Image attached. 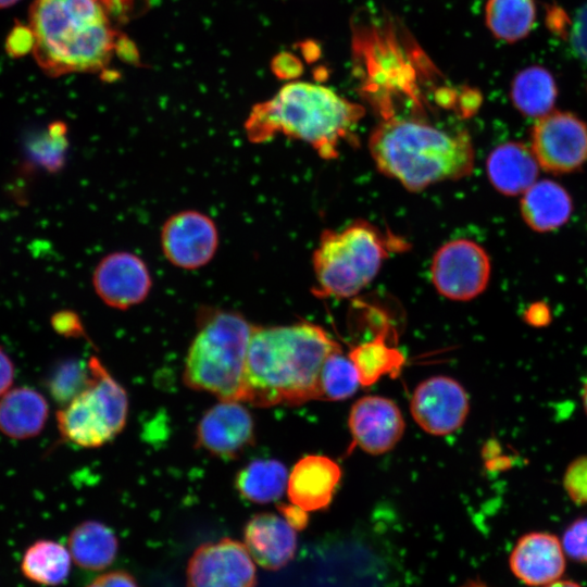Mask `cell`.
<instances>
[{"mask_svg":"<svg viewBox=\"0 0 587 587\" xmlns=\"http://www.w3.org/2000/svg\"><path fill=\"white\" fill-rule=\"evenodd\" d=\"M337 349L340 346L311 323L254 325L247 351L243 402L273 407L321 399V371Z\"/></svg>","mask_w":587,"mask_h":587,"instance_id":"6da1fadb","label":"cell"},{"mask_svg":"<svg viewBox=\"0 0 587 587\" xmlns=\"http://www.w3.org/2000/svg\"><path fill=\"white\" fill-rule=\"evenodd\" d=\"M369 149L378 171L410 191L460 179L474 167V147L466 132L450 133L395 115L373 129Z\"/></svg>","mask_w":587,"mask_h":587,"instance_id":"7a4b0ae2","label":"cell"},{"mask_svg":"<svg viewBox=\"0 0 587 587\" xmlns=\"http://www.w3.org/2000/svg\"><path fill=\"white\" fill-rule=\"evenodd\" d=\"M364 108L319 84L292 82L255 104L245 122L249 141L262 143L278 134L309 143L320 157L335 159L350 138Z\"/></svg>","mask_w":587,"mask_h":587,"instance_id":"3957f363","label":"cell"},{"mask_svg":"<svg viewBox=\"0 0 587 587\" xmlns=\"http://www.w3.org/2000/svg\"><path fill=\"white\" fill-rule=\"evenodd\" d=\"M29 30L35 60L49 76L98 71L115 43L99 0H35Z\"/></svg>","mask_w":587,"mask_h":587,"instance_id":"277c9868","label":"cell"},{"mask_svg":"<svg viewBox=\"0 0 587 587\" xmlns=\"http://www.w3.org/2000/svg\"><path fill=\"white\" fill-rule=\"evenodd\" d=\"M238 312L203 308L184 364L187 387L220 400L243 402L246 360L253 329Z\"/></svg>","mask_w":587,"mask_h":587,"instance_id":"5b68a950","label":"cell"},{"mask_svg":"<svg viewBox=\"0 0 587 587\" xmlns=\"http://www.w3.org/2000/svg\"><path fill=\"white\" fill-rule=\"evenodd\" d=\"M394 242L365 221L341 230H324L312 258L316 294L335 298L357 295L377 275Z\"/></svg>","mask_w":587,"mask_h":587,"instance_id":"8992f818","label":"cell"},{"mask_svg":"<svg viewBox=\"0 0 587 587\" xmlns=\"http://www.w3.org/2000/svg\"><path fill=\"white\" fill-rule=\"evenodd\" d=\"M90 380L85 390L58 412V426L63 438L84 448L101 447L125 427L128 398L96 357H90Z\"/></svg>","mask_w":587,"mask_h":587,"instance_id":"52a82bcc","label":"cell"},{"mask_svg":"<svg viewBox=\"0 0 587 587\" xmlns=\"http://www.w3.org/2000/svg\"><path fill=\"white\" fill-rule=\"evenodd\" d=\"M490 271V259L485 249L473 240L462 238L448 241L436 251L430 278L441 296L467 301L487 288Z\"/></svg>","mask_w":587,"mask_h":587,"instance_id":"ba28073f","label":"cell"},{"mask_svg":"<svg viewBox=\"0 0 587 587\" xmlns=\"http://www.w3.org/2000/svg\"><path fill=\"white\" fill-rule=\"evenodd\" d=\"M530 149L546 172H576L587 162V123L571 112L551 111L534 124Z\"/></svg>","mask_w":587,"mask_h":587,"instance_id":"9c48e42d","label":"cell"},{"mask_svg":"<svg viewBox=\"0 0 587 587\" xmlns=\"http://www.w3.org/2000/svg\"><path fill=\"white\" fill-rule=\"evenodd\" d=\"M186 583L187 587H255L254 561L238 540L204 542L188 560Z\"/></svg>","mask_w":587,"mask_h":587,"instance_id":"30bf717a","label":"cell"},{"mask_svg":"<svg viewBox=\"0 0 587 587\" xmlns=\"http://www.w3.org/2000/svg\"><path fill=\"white\" fill-rule=\"evenodd\" d=\"M161 249L166 260L182 270L205 266L218 248V230L214 221L196 210H183L162 225Z\"/></svg>","mask_w":587,"mask_h":587,"instance_id":"8fae6325","label":"cell"},{"mask_svg":"<svg viewBox=\"0 0 587 587\" xmlns=\"http://www.w3.org/2000/svg\"><path fill=\"white\" fill-rule=\"evenodd\" d=\"M410 411L416 424L427 434L446 436L461 428L466 421L470 398L459 382L436 375L415 387Z\"/></svg>","mask_w":587,"mask_h":587,"instance_id":"7c38bea8","label":"cell"},{"mask_svg":"<svg viewBox=\"0 0 587 587\" xmlns=\"http://www.w3.org/2000/svg\"><path fill=\"white\" fill-rule=\"evenodd\" d=\"M254 422L240 401L221 400L196 427V447L225 460L238 458L254 442Z\"/></svg>","mask_w":587,"mask_h":587,"instance_id":"4fadbf2b","label":"cell"},{"mask_svg":"<svg viewBox=\"0 0 587 587\" xmlns=\"http://www.w3.org/2000/svg\"><path fill=\"white\" fill-rule=\"evenodd\" d=\"M92 286L103 303L127 310L146 300L152 287V277L140 257L128 251H116L98 262L92 273Z\"/></svg>","mask_w":587,"mask_h":587,"instance_id":"5bb4252c","label":"cell"},{"mask_svg":"<svg viewBox=\"0 0 587 587\" xmlns=\"http://www.w3.org/2000/svg\"><path fill=\"white\" fill-rule=\"evenodd\" d=\"M348 426L355 446L369 454L379 455L400 441L405 423L391 399L365 396L352 404Z\"/></svg>","mask_w":587,"mask_h":587,"instance_id":"9a60e30c","label":"cell"},{"mask_svg":"<svg viewBox=\"0 0 587 587\" xmlns=\"http://www.w3.org/2000/svg\"><path fill=\"white\" fill-rule=\"evenodd\" d=\"M561 539L549 532L522 535L509 554L513 576L529 587H542L562 578L566 561Z\"/></svg>","mask_w":587,"mask_h":587,"instance_id":"2e32d148","label":"cell"},{"mask_svg":"<svg viewBox=\"0 0 587 587\" xmlns=\"http://www.w3.org/2000/svg\"><path fill=\"white\" fill-rule=\"evenodd\" d=\"M341 478L336 461L325 455L310 454L292 467L287 483L290 503L307 512L326 509Z\"/></svg>","mask_w":587,"mask_h":587,"instance_id":"e0dca14e","label":"cell"},{"mask_svg":"<svg viewBox=\"0 0 587 587\" xmlns=\"http://www.w3.org/2000/svg\"><path fill=\"white\" fill-rule=\"evenodd\" d=\"M243 545L258 565L277 571L292 560L297 550V535L283 516L263 512L247 522Z\"/></svg>","mask_w":587,"mask_h":587,"instance_id":"ac0fdd59","label":"cell"},{"mask_svg":"<svg viewBox=\"0 0 587 587\" xmlns=\"http://www.w3.org/2000/svg\"><path fill=\"white\" fill-rule=\"evenodd\" d=\"M486 171L496 190L505 196H517L536 182L539 164L530 147L520 141H508L491 150Z\"/></svg>","mask_w":587,"mask_h":587,"instance_id":"d6986e66","label":"cell"},{"mask_svg":"<svg viewBox=\"0 0 587 587\" xmlns=\"http://www.w3.org/2000/svg\"><path fill=\"white\" fill-rule=\"evenodd\" d=\"M524 222L537 233H548L563 226L573 211V201L560 184L544 179L535 182L520 202Z\"/></svg>","mask_w":587,"mask_h":587,"instance_id":"ffe728a7","label":"cell"},{"mask_svg":"<svg viewBox=\"0 0 587 587\" xmlns=\"http://www.w3.org/2000/svg\"><path fill=\"white\" fill-rule=\"evenodd\" d=\"M48 403L35 389L20 387L0 399V432L11 438L38 435L48 419Z\"/></svg>","mask_w":587,"mask_h":587,"instance_id":"44dd1931","label":"cell"},{"mask_svg":"<svg viewBox=\"0 0 587 587\" xmlns=\"http://www.w3.org/2000/svg\"><path fill=\"white\" fill-rule=\"evenodd\" d=\"M68 551L76 565L101 571L113 563L118 551L114 532L98 521L78 524L68 536Z\"/></svg>","mask_w":587,"mask_h":587,"instance_id":"7402d4cb","label":"cell"},{"mask_svg":"<svg viewBox=\"0 0 587 587\" xmlns=\"http://www.w3.org/2000/svg\"><path fill=\"white\" fill-rule=\"evenodd\" d=\"M557 97L554 77L544 66L523 68L511 82L510 99L515 109L525 116L539 118L550 113Z\"/></svg>","mask_w":587,"mask_h":587,"instance_id":"603a6c76","label":"cell"},{"mask_svg":"<svg viewBox=\"0 0 587 587\" xmlns=\"http://www.w3.org/2000/svg\"><path fill=\"white\" fill-rule=\"evenodd\" d=\"M288 472L278 460H253L235 476V488L246 500L264 504L278 500L287 489Z\"/></svg>","mask_w":587,"mask_h":587,"instance_id":"cb8c5ba5","label":"cell"},{"mask_svg":"<svg viewBox=\"0 0 587 587\" xmlns=\"http://www.w3.org/2000/svg\"><path fill=\"white\" fill-rule=\"evenodd\" d=\"M348 357L355 366L362 386H371L387 375L396 378L405 361L402 351L390 346L384 334L353 347Z\"/></svg>","mask_w":587,"mask_h":587,"instance_id":"d4e9b609","label":"cell"},{"mask_svg":"<svg viewBox=\"0 0 587 587\" xmlns=\"http://www.w3.org/2000/svg\"><path fill=\"white\" fill-rule=\"evenodd\" d=\"M535 20L534 0H487L486 25L500 40L515 42L525 38L533 29Z\"/></svg>","mask_w":587,"mask_h":587,"instance_id":"484cf974","label":"cell"},{"mask_svg":"<svg viewBox=\"0 0 587 587\" xmlns=\"http://www.w3.org/2000/svg\"><path fill=\"white\" fill-rule=\"evenodd\" d=\"M71 553L53 540H38L24 553L21 563L23 574L32 582L57 586L62 584L71 571Z\"/></svg>","mask_w":587,"mask_h":587,"instance_id":"4316f807","label":"cell"},{"mask_svg":"<svg viewBox=\"0 0 587 587\" xmlns=\"http://www.w3.org/2000/svg\"><path fill=\"white\" fill-rule=\"evenodd\" d=\"M360 384L352 361L341 349L333 351L325 360L320 376L321 399L339 401L350 398Z\"/></svg>","mask_w":587,"mask_h":587,"instance_id":"83f0119b","label":"cell"},{"mask_svg":"<svg viewBox=\"0 0 587 587\" xmlns=\"http://www.w3.org/2000/svg\"><path fill=\"white\" fill-rule=\"evenodd\" d=\"M89 380L88 362L70 358L59 361L53 366L48 376L47 387L54 401L65 405L86 389Z\"/></svg>","mask_w":587,"mask_h":587,"instance_id":"f1b7e54d","label":"cell"},{"mask_svg":"<svg viewBox=\"0 0 587 587\" xmlns=\"http://www.w3.org/2000/svg\"><path fill=\"white\" fill-rule=\"evenodd\" d=\"M66 150V127L57 122L48 127V132L30 143L33 159L48 171L55 172L64 163Z\"/></svg>","mask_w":587,"mask_h":587,"instance_id":"f546056e","label":"cell"},{"mask_svg":"<svg viewBox=\"0 0 587 587\" xmlns=\"http://www.w3.org/2000/svg\"><path fill=\"white\" fill-rule=\"evenodd\" d=\"M562 485L575 504L587 505V454L579 455L569 463Z\"/></svg>","mask_w":587,"mask_h":587,"instance_id":"4dcf8cb0","label":"cell"},{"mask_svg":"<svg viewBox=\"0 0 587 587\" xmlns=\"http://www.w3.org/2000/svg\"><path fill=\"white\" fill-rule=\"evenodd\" d=\"M561 544L566 557L587 564V516L577 517L565 527Z\"/></svg>","mask_w":587,"mask_h":587,"instance_id":"1f68e13d","label":"cell"},{"mask_svg":"<svg viewBox=\"0 0 587 587\" xmlns=\"http://www.w3.org/2000/svg\"><path fill=\"white\" fill-rule=\"evenodd\" d=\"M570 40L575 54L587 63V3L575 15L570 32Z\"/></svg>","mask_w":587,"mask_h":587,"instance_id":"d6a6232c","label":"cell"},{"mask_svg":"<svg viewBox=\"0 0 587 587\" xmlns=\"http://www.w3.org/2000/svg\"><path fill=\"white\" fill-rule=\"evenodd\" d=\"M273 73L282 79L298 78L303 71L301 61L289 52L277 54L272 61Z\"/></svg>","mask_w":587,"mask_h":587,"instance_id":"836d02e7","label":"cell"},{"mask_svg":"<svg viewBox=\"0 0 587 587\" xmlns=\"http://www.w3.org/2000/svg\"><path fill=\"white\" fill-rule=\"evenodd\" d=\"M86 587H140L135 577L123 570H115L100 574Z\"/></svg>","mask_w":587,"mask_h":587,"instance_id":"e575fe53","label":"cell"},{"mask_svg":"<svg viewBox=\"0 0 587 587\" xmlns=\"http://www.w3.org/2000/svg\"><path fill=\"white\" fill-rule=\"evenodd\" d=\"M55 332L66 337H80L84 335L83 325L78 316L70 311L55 313L51 319Z\"/></svg>","mask_w":587,"mask_h":587,"instance_id":"d590c367","label":"cell"},{"mask_svg":"<svg viewBox=\"0 0 587 587\" xmlns=\"http://www.w3.org/2000/svg\"><path fill=\"white\" fill-rule=\"evenodd\" d=\"M524 320L534 327H544L551 321L550 309L544 302H535L525 310Z\"/></svg>","mask_w":587,"mask_h":587,"instance_id":"8d00e7d4","label":"cell"},{"mask_svg":"<svg viewBox=\"0 0 587 587\" xmlns=\"http://www.w3.org/2000/svg\"><path fill=\"white\" fill-rule=\"evenodd\" d=\"M286 522L295 529L301 530L308 525V512L290 503L277 507Z\"/></svg>","mask_w":587,"mask_h":587,"instance_id":"74e56055","label":"cell"},{"mask_svg":"<svg viewBox=\"0 0 587 587\" xmlns=\"http://www.w3.org/2000/svg\"><path fill=\"white\" fill-rule=\"evenodd\" d=\"M14 379V365L10 357L0 347V396L5 394Z\"/></svg>","mask_w":587,"mask_h":587,"instance_id":"f35d334b","label":"cell"},{"mask_svg":"<svg viewBox=\"0 0 587 587\" xmlns=\"http://www.w3.org/2000/svg\"><path fill=\"white\" fill-rule=\"evenodd\" d=\"M482 93L477 89L466 88L461 95L460 109L463 116L473 115L482 103Z\"/></svg>","mask_w":587,"mask_h":587,"instance_id":"ab89813d","label":"cell"},{"mask_svg":"<svg viewBox=\"0 0 587 587\" xmlns=\"http://www.w3.org/2000/svg\"><path fill=\"white\" fill-rule=\"evenodd\" d=\"M548 21H549L550 28H552L558 22V27L555 32L561 33V34L565 33L566 30L565 22H567V16L564 14V12L560 8H554L549 12Z\"/></svg>","mask_w":587,"mask_h":587,"instance_id":"60d3db41","label":"cell"},{"mask_svg":"<svg viewBox=\"0 0 587 587\" xmlns=\"http://www.w3.org/2000/svg\"><path fill=\"white\" fill-rule=\"evenodd\" d=\"M542 587H583L580 584H578L577 582H574L572 579H563V578H560V579H557L552 583H549Z\"/></svg>","mask_w":587,"mask_h":587,"instance_id":"b9f144b4","label":"cell"},{"mask_svg":"<svg viewBox=\"0 0 587 587\" xmlns=\"http://www.w3.org/2000/svg\"><path fill=\"white\" fill-rule=\"evenodd\" d=\"M580 396H582L583 408H584V411H585V413L587 415V378L583 384Z\"/></svg>","mask_w":587,"mask_h":587,"instance_id":"7bdbcfd3","label":"cell"},{"mask_svg":"<svg viewBox=\"0 0 587 587\" xmlns=\"http://www.w3.org/2000/svg\"><path fill=\"white\" fill-rule=\"evenodd\" d=\"M20 0H0V9L9 8L15 4Z\"/></svg>","mask_w":587,"mask_h":587,"instance_id":"ee69618b","label":"cell"}]
</instances>
